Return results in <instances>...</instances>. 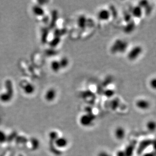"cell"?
<instances>
[{"label":"cell","mask_w":156,"mask_h":156,"mask_svg":"<svg viewBox=\"0 0 156 156\" xmlns=\"http://www.w3.org/2000/svg\"><path fill=\"white\" fill-rule=\"evenodd\" d=\"M131 16L137 18H141L143 15V9L138 5L132 8L131 11Z\"/></svg>","instance_id":"cell-11"},{"label":"cell","mask_w":156,"mask_h":156,"mask_svg":"<svg viewBox=\"0 0 156 156\" xmlns=\"http://www.w3.org/2000/svg\"><path fill=\"white\" fill-rule=\"evenodd\" d=\"M14 140L17 144H27L29 141V140L27 137L22 136H17Z\"/></svg>","instance_id":"cell-18"},{"label":"cell","mask_w":156,"mask_h":156,"mask_svg":"<svg viewBox=\"0 0 156 156\" xmlns=\"http://www.w3.org/2000/svg\"><path fill=\"white\" fill-rule=\"evenodd\" d=\"M104 95L107 98H111L114 96L115 90L112 89H107L104 91Z\"/></svg>","instance_id":"cell-22"},{"label":"cell","mask_w":156,"mask_h":156,"mask_svg":"<svg viewBox=\"0 0 156 156\" xmlns=\"http://www.w3.org/2000/svg\"><path fill=\"white\" fill-rule=\"evenodd\" d=\"M111 17V12L107 9H101L97 13L98 19L101 21H107Z\"/></svg>","instance_id":"cell-8"},{"label":"cell","mask_w":156,"mask_h":156,"mask_svg":"<svg viewBox=\"0 0 156 156\" xmlns=\"http://www.w3.org/2000/svg\"><path fill=\"white\" fill-rule=\"evenodd\" d=\"M61 69H64L68 67L69 64V60L66 57H63L59 60Z\"/></svg>","instance_id":"cell-19"},{"label":"cell","mask_w":156,"mask_h":156,"mask_svg":"<svg viewBox=\"0 0 156 156\" xmlns=\"http://www.w3.org/2000/svg\"><path fill=\"white\" fill-rule=\"evenodd\" d=\"M134 144H131L128 145L126 148L124 149L126 156H133L134 151Z\"/></svg>","instance_id":"cell-20"},{"label":"cell","mask_w":156,"mask_h":156,"mask_svg":"<svg viewBox=\"0 0 156 156\" xmlns=\"http://www.w3.org/2000/svg\"><path fill=\"white\" fill-rule=\"evenodd\" d=\"M30 142L31 144V149L33 151H36L38 150L40 147V143L38 139L35 137H31L30 139Z\"/></svg>","instance_id":"cell-15"},{"label":"cell","mask_w":156,"mask_h":156,"mask_svg":"<svg viewBox=\"0 0 156 156\" xmlns=\"http://www.w3.org/2000/svg\"><path fill=\"white\" fill-rule=\"evenodd\" d=\"M143 52V48L141 46H134L128 52L127 58L130 61H134L138 59Z\"/></svg>","instance_id":"cell-2"},{"label":"cell","mask_w":156,"mask_h":156,"mask_svg":"<svg viewBox=\"0 0 156 156\" xmlns=\"http://www.w3.org/2000/svg\"><path fill=\"white\" fill-rule=\"evenodd\" d=\"M60 37H56L53 39L51 44H52L53 47H56V46H58V44H59V43H60Z\"/></svg>","instance_id":"cell-25"},{"label":"cell","mask_w":156,"mask_h":156,"mask_svg":"<svg viewBox=\"0 0 156 156\" xmlns=\"http://www.w3.org/2000/svg\"><path fill=\"white\" fill-rule=\"evenodd\" d=\"M17 136V133H16V132L12 133L9 136H7V141H11L13 140H15Z\"/></svg>","instance_id":"cell-26"},{"label":"cell","mask_w":156,"mask_h":156,"mask_svg":"<svg viewBox=\"0 0 156 156\" xmlns=\"http://www.w3.org/2000/svg\"><path fill=\"white\" fill-rule=\"evenodd\" d=\"M142 156H156V154L155 152H150L143 154Z\"/></svg>","instance_id":"cell-31"},{"label":"cell","mask_w":156,"mask_h":156,"mask_svg":"<svg viewBox=\"0 0 156 156\" xmlns=\"http://www.w3.org/2000/svg\"><path fill=\"white\" fill-rule=\"evenodd\" d=\"M32 11L34 15L37 16H42L44 14V9L41 6L35 5L34 6L32 9Z\"/></svg>","instance_id":"cell-13"},{"label":"cell","mask_w":156,"mask_h":156,"mask_svg":"<svg viewBox=\"0 0 156 156\" xmlns=\"http://www.w3.org/2000/svg\"><path fill=\"white\" fill-rule=\"evenodd\" d=\"M59 135L58 132L56 131H51L49 134V137L50 139V143H54L55 140L59 137Z\"/></svg>","instance_id":"cell-21"},{"label":"cell","mask_w":156,"mask_h":156,"mask_svg":"<svg viewBox=\"0 0 156 156\" xmlns=\"http://www.w3.org/2000/svg\"><path fill=\"white\" fill-rule=\"evenodd\" d=\"M152 141L150 140H145L142 141V143L140 144L139 147V152L140 153L143 152V151L144 150V149H146V147H148L150 145L152 144Z\"/></svg>","instance_id":"cell-17"},{"label":"cell","mask_w":156,"mask_h":156,"mask_svg":"<svg viewBox=\"0 0 156 156\" xmlns=\"http://www.w3.org/2000/svg\"><path fill=\"white\" fill-rule=\"evenodd\" d=\"M87 24V19L85 15H80L77 20V25L81 30H84Z\"/></svg>","instance_id":"cell-10"},{"label":"cell","mask_w":156,"mask_h":156,"mask_svg":"<svg viewBox=\"0 0 156 156\" xmlns=\"http://www.w3.org/2000/svg\"><path fill=\"white\" fill-rule=\"evenodd\" d=\"M94 120L91 113H87L82 115L80 119V123L83 126L87 127L91 125Z\"/></svg>","instance_id":"cell-6"},{"label":"cell","mask_w":156,"mask_h":156,"mask_svg":"<svg viewBox=\"0 0 156 156\" xmlns=\"http://www.w3.org/2000/svg\"><path fill=\"white\" fill-rule=\"evenodd\" d=\"M128 47V42L126 41L121 38H117L111 46L110 52L114 54L117 53L122 54L126 51Z\"/></svg>","instance_id":"cell-1"},{"label":"cell","mask_w":156,"mask_h":156,"mask_svg":"<svg viewBox=\"0 0 156 156\" xmlns=\"http://www.w3.org/2000/svg\"><path fill=\"white\" fill-rule=\"evenodd\" d=\"M119 105V101L117 100L116 99H113L111 102V108L113 110H116L117 109V108L118 107Z\"/></svg>","instance_id":"cell-23"},{"label":"cell","mask_w":156,"mask_h":156,"mask_svg":"<svg viewBox=\"0 0 156 156\" xmlns=\"http://www.w3.org/2000/svg\"><path fill=\"white\" fill-rule=\"evenodd\" d=\"M136 107L142 111L147 110L150 108L151 104L149 101L144 99H140L136 102Z\"/></svg>","instance_id":"cell-7"},{"label":"cell","mask_w":156,"mask_h":156,"mask_svg":"<svg viewBox=\"0 0 156 156\" xmlns=\"http://www.w3.org/2000/svg\"><path fill=\"white\" fill-rule=\"evenodd\" d=\"M136 24L134 21H130V22H128L126 25L124 27V32L127 34H130L133 33L136 29Z\"/></svg>","instance_id":"cell-12"},{"label":"cell","mask_w":156,"mask_h":156,"mask_svg":"<svg viewBox=\"0 0 156 156\" xmlns=\"http://www.w3.org/2000/svg\"><path fill=\"white\" fill-rule=\"evenodd\" d=\"M50 68L52 71L55 73H58L62 69L59 60H54L51 62Z\"/></svg>","instance_id":"cell-14"},{"label":"cell","mask_w":156,"mask_h":156,"mask_svg":"<svg viewBox=\"0 0 156 156\" xmlns=\"http://www.w3.org/2000/svg\"><path fill=\"white\" fill-rule=\"evenodd\" d=\"M150 84V86L153 89V90H155L156 88V78H153L151 79L150 80V81L149 83Z\"/></svg>","instance_id":"cell-27"},{"label":"cell","mask_w":156,"mask_h":156,"mask_svg":"<svg viewBox=\"0 0 156 156\" xmlns=\"http://www.w3.org/2000/svg\"><path fill=\"white\" fill-rule=\"evenodd\" d=\"M116 156H126L124 150H120L117 151L116 153Z\"/></svg>","instance_id":"cell-30"},{"label":"cell","mask_w":156,"mask_h":156,"mask_svg":"<svg viewBox=\"0 0 156 156\" xmlns=\"http://www.w3.org/2000/svg\"><path fill=\"white\" fill-rule=\"evenodd\" d=\"M22 90L25 94L27 95H31L35 91V87L34 84L31 83H27L22 87Z\"/></svg>","instance_id":"cell-9"},{"label":"cell","mask_w":156,"mask_h":156,"mask_svg":"<svg viewBox=\"0 0 156 156\" xmlns=\"http://www.w3.org/2000/svg\"><path fill=\"white\" fill-rule=\"evenodd\" d=\"M53 144L57 149H59V150L64 149L68 147L69 144V140L67 137L65 136H60L55 140Z\"/></svg>","instance_id":"cell-3"},{"label":"cell","mask_w":156,"mask_h":156,"mask_svg":"<svg viewBox=\"0 0 156 156\" xmlns=\"http://www.w3.org/2000/svg\"><path fill=\"white\" fill-rule=\"evenodd\" d=\"M18 156H23V155H21V154H20V155H18Z\"/></svg>","instance_id":"cell-32"},{"label":"cell","mask_w":156,"mask_h":156,"mask_svg":"<svg viewBox=\"0 0 156 156\" xmlns=\"http://www.w3.org/2000/svg\"><path fill=\"white\" fill-rule=\"evenodd\" d=\"M138 5L143 9L144 8L146 7L149 5V2L147 1H141L139 2Z\"/></svg>","instance_id":"cell-28"},{"label":"cell","mask_w":156,"mask_h":156,"mask_svg":"<svg viewBox=\"0 0 156 156\" xmlns=\"http://www.w3.org/2000/svg\"><path fill=\"white\" fill-rule=\"evenodd\" d=\"M146 128L148 131L151 133H154L155 131L156 128V122L154 120H150L147 121L146 123Z\"/></svg>","instance_id":"cell-16"},{"label":"cell","mask_w":156,"mask_h":156,"mask_svg":"<svg viewBox=\"0 0 156 156\" xmlns=\"http://www.w3.org/2000/svg\"><path fill=\"white\" fill-rule=\"evenodd\" d=\"M126 135V131L123 127L119 126L115 128L114 130V136L115 139L121 141L125 139Z\"/></svg>","instance_id":"cell-4"},{"label":"cell","mask_w":156,"mask_h":156,"mask_svg":"<svg viewBox=\"0 0 156 156\" xmlns=\"http://www.w3.org/2000/svg\"><path fill=\"white\" fill-rule=\"evenodd\" d=\"M131 15H130L129 14H126V15H125V16H124V20H125V21H126L127 23H128V22H130V21H131Z\"/></svg>","instance_id":"cell-29"},{"label":"cell","mask_w":156,"mask_h":156,"mask_svg":"<svg viewBox=\"0 0 156 156\" xmlns=\"http://www.w3.org/2000/svg\"><path fill=\"white\" fill-rule=\"evenodd\" d=\"M57 94V90L54 88H50L44 93V98L47 102H52L56 99Z\"/></svg>","instance_id":"cell-5"},{"label":"cell","mask_w":156,"mask_h":156,"mask_svg":"<svg viewBox=\"0 0 156 156\" xmlns=\"http://www.w3.org/2000/svg\"><path fill=\"white\" fill-rule=\"evenodd\" d=\"M7 136L4 131L0 130V144H3L7 141Z\"/></svg>","instance_id":"cell-24"}]
</instances>
